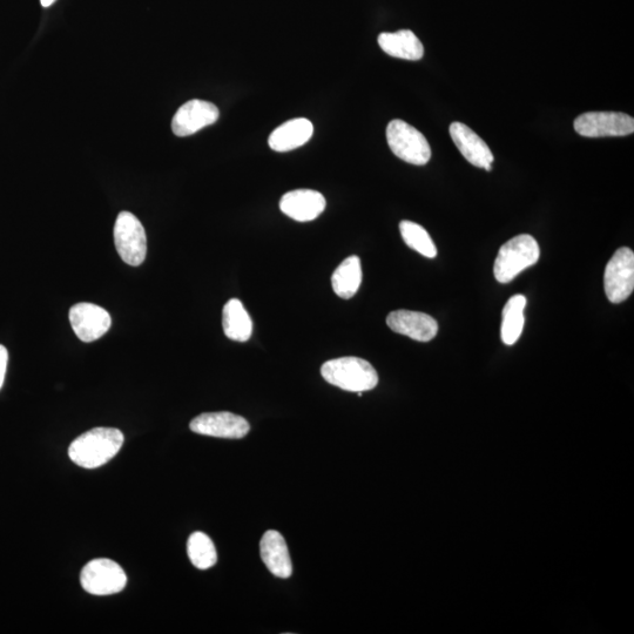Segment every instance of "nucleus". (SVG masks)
<instances>
[{"label": "nucleus", "mask_w": 634, "mask_h": 634, "mask_svg": "<svg viewBox=\"0 0 634 634\" xmlns=\"http://www.w3.org/2000/svg\"><path fill=\"white\" fill-rule=\"evenodd\" d=\"M80 583L90 595L111 596L126 588L127 576L118 563L100 558L85 565Z\"/></svg>", "instance_id": "obj_6"}, {"label": "nucleus", "mask_w": 634, "mask_h": 634, "mask_svg": "<svg viewBox=\"0 0 634 634\" xmlns=\"http://www.w3.org/2000/svg\"><path fill=\"white\" fill-rule=\"evenodd\" d=\"M449 132L458 150L471 165L491 171V165L495 160L494 154L477 133L462 123L451 124Z\"/></svg>", "instance_id": "obj_13"}, {"label": "nucleus", "mask_w": 634, "mask_h": 634, "mask_svg": "<svg viewBox=\"0 0 634 634\" xmlns=\"http://www.w3.org/2000/svg\"><path fill=\"white\" fill-rule=\"evenodd\" d=\"M575 130L585 138L624 137L634 132V119L620 112H588L575 120Z\"/></svg>", "instance_id": "obj_8"}, {"label": "nucleus", "mask_w": 634, "mask_h": 634, "mask_svg": "<svg viewBox=\"0 0 634 634\" xmlns=\"http://www.w3.org/2000/svg\"><path fill=\"white\" fill-rule=\"evenodd\" d=\"M195 434L240 440L251 430L244 417L221 411V413H205L195 417L190 424Z\"/></svg>", "instance_id": "obj_10"}, {"label": "nucleus", "mask_w": 634, "mask_h": 634, "mask_svg": "<svg viewBox=\"0 0 634 634\" xmlns=\"http://www.w3.org/2000/svg\"><path fill=\"white\" fill-rule=\"evenodd\" d=\"M541 255L538 242L529 234L515 236L499 249L494 273L498 282L508 283L526 268L536 265Z\"/></svg>", "instance_id": "obj_3"}, {"label": "nucleus", "mask_w": 634, "mask_h": 634, "mask_svg": "<svg viewBox=\"0 0 634 634\" xmlns=\"http://www.w3.org/2000/svg\"><path fill=\"white\" fill-rule=\"evenodd\" d=\"M526 298L515 295L507 302L502 314L501 337L504 345L512 346L519 340L524 329Z\"/></svg>", "instance_id": "obj_20"}, {"label": "nucleus", "mask_w": 634, "mask_h": 634, "mask_svg": "<svg viewBox=\"0 0 634 634\" xmlns=\"http://www.w3.org/2000/svg\"><path fill=\"white\" fill-rule=\"evenodd\" d=\"M327 202L319 192L296 190L283 195L280 208L283 214L299 222L313 221L325 211Z\"/></svg>", "instance_id": "obj_14"}, {"label": "nucleus", "mask_w": 634, "mask_h": 634, "mask_svg": "<svg viewBox=\"0 0 634 634\" xmlns=\"http://www.w3.org/2000/svg\"><path fill=\"white\" fill-rule=\"evenodd\" d=\"M362 282V267L359 256H350L337 267L332 276L334 292L341 299H352L359 292Z\"/></svg>", "instance_id": "obj_19"}, {"label": "nucleus", "mask_w": 634, "mask_h": 634, "mask_svg": "<svg viewBox=\"0 0 634 634\" xmlns=\"http://www.w3.org/2000/svg\"><path fill=\"white\" fill-rule=\"evenodd\" d=\"M222 326L229 340L246 342L253 334V322L238 299L229 300L222 312Z\"/></svg>", "instance_id": "obj_18"}, {"label": "nucleus", "mask_w": 634, "mask_h": 634, "mask_svg": "<svg viewBox=\"0 0 634 634\" xmlns=\"http://www.w3.org/2000/svg\"><path fill=\"white\" fill-rule=\"evenodd\" d=\"M313 133L312 121L296 118L276 128L269 136L268 144L275 152H289L307 144Z\"/></svg>", "instance_id": "obj_16"}, {"label": "nucleus", "mask_w": 634, "mask_h": 634, "mask_svg": "<svg viewBox=\"0 0 634 634\" xmlns=\"http://www.w3.org/2000/svg\"><path fill=\"white\" fill-rule=\"evenodd\" d=\"M220 112L208 101L193 99L182 105L172 121V131L177 137H188L209 125L217 123Z\"/></svg>", "instance_id": "obj_11"}, {"label": "nucleus", "mask_w": 634, "mask_h": 634, "mask_svg": "<svg viewBox=\"0 0 634 634\" xmlns=\"http://www.w3.org/2000/svg\"><path fill=\"white\" fill-rule=\"evenodd\" d=\"M402 239L407 246L428 259H435L437 248L429 233L422 226L411 221H402L400 224Z\"/></svg>", "instance_id": "obj_22"}, {"label": "nucleus", "mask_w": 634, "mask_h": 634, "mask_svg": "<svg viewBox=\"0 0 634 634\" xmlns=\"http://www.w3.org/2000/svg\"><path fill=\"white\" fill-rule=\"evenodd\" d=\"M607 299L622 303L629 299L634 289V254L630 248H620L607 263L604 274Z\"/></svg>", "instance_id": "obj_7"}, {"label": "nucleus", "mask_w": 634, "mask_h": 634, "mask_svg": "<svg viewBox=\"0 0 634 634\" xmlns=\"http://www.w3.org/2000/svg\"><path fill=\"white\" fill-rule=\"evenodd\" d=\"M124 440L118 429L94 428L72 442L69 456L79 467L97 469L118 455Z\"/></svg>", "instance_id": "obj_1"}, {"label": "nucleus", "mask_w": 634, "mask_h": 634, "mask_svg": "<svg viewBox=\"0 0 634 634\" xmlns=\"http://www.w3.org/2000/svg\"><path fill=\"white\" fill-rule=\"evenodd\" d=\"M260 553L263 563L275 577L287 579L292 576L293 565L288 546L280 532L269 530L260 542Z\"/></svg>", "instance_id": "obj_15"}, {"label": "nucleus", "mask_w": 634, "mask_h": 634, "mask_svg": "<svg viewBox=\"0 0 634 634\" xmlns=\"http://www.w3.org/2000/svg\"><path fill=\"white\" fill-rule=\"evenodd\" d=\"M321 375L328 383L350 393H364L379 384L375 368L359 357H341L328 361L321 368Z\"/></svg>", "instance_id": "obj_2"}, {"label": "nucleus", "mask_w": 634, "mask_h": 634, "mask_svg": "<svg viewBox=\"0 0 634 634\" xmlns=\"http://www.w3.org/2000/svg\"><path fill=\"white\" fill-rule=\"evenodd\" d=\"M114 244L120 258L127 265L137 267L146 259L147 236L136 215L121 212L114 225Z\"/></svg>", "instance_id": "obj_5"}, {"label": "nucleus", "mask_w": 634, "mask_h": 634, "mask_svg": "<svg viewBox=\"0 0 634 634\" xmlns=\"http://www.w3.org/2000/svg\"><path fill=\"white\" fill-rule=\"evenodd\" d=\"M391 152L406 163L423 166L429 163L431 148L426 137L406 121L395 119L387 127Z\"/></svg>", "instance_id": "obj_4"}, {"label": "nucleus", "mask_w": 634, "mask_h": 634, "mask_svg": "<svg viewBox=\"0 0 634 634\" xmlns=\"http://www.w3.org/2000/svg\"><path fill=\"white\" fill-rule=\"evenodd\" d=\"M187 553L192 564L199 570L213 568L218 562V553L212 539L202 532H194L187 542Z\"/></svg>", "instance_id": "obj_21"}, {"label": "nucleus", "mask_w": 634, "mask_h": 634, "mask_svg": "<svg viewBox=\"0 0 634 634\" xmlns=\"http://www.w3.org/2000/svg\"><path fill=\"white\" fill-rule=\"evenodd\" d=\"M379 45L388 56L406 60H420L424 56V47L413 31L401 30L394 33L383 32L379 36Z\"/></svg>", "instance_id": "obj_17"}, {"label": "nucleus", "mask_w": 634, "mask_h": 634, "mask_svg": "<svg viewBox=\"0 0 634 634\" xmlns=\"http://www.w3.org/2000/svg\"><path fill=\"white\" fill-rule=\"evenodd\" d=\"M8 360V349H6L4 346H0V389H2L5 380L6 368H8Z\"/></svg>", "instance_id": "obj_23"}, {"label": "nucleus", "mask_w": 634, "mask_h": 634, "mask_svg": "<svg viewBox=\"0 0 634 634\" xmlns=\"http://www.w3.org/2000/svg\"><path fill=\"white\" fill-rule=\"evenodd\" d=\"M70 322L80 341L90 343L109 332L112 320L109 313L93 303H77L70 309Z\"/></svg>", "instance_id": "obj_9"}, {"label": "nucleus", "mask_w": 634, "mask_h": 634, "mask_svg": "<svg viewBox=\"0 0 634 634\" xmlns=\"http://www.w3.org/2000/svg\"><path fill=\"white\" fill-rule=\"evenodd\" d=\"M387 325L393 332L420 342L434 340L438 333V323L434 317L411 310H396L390 313Z\"/></svg>", "instance_id": "obj_12"}, {"label": "nucleus", "mask_w": 634, "mask_h": 634, "mask_svg": "<svg viewBox=\"0 0 634 634\" xmlns=\"http://www.w3.org/2000/svg\"><path fill=\"white\" fill-rule=\"evenodd\" d=\"M57 0H40V3L44 6V8H50L51 5L55 4Z\"/></svg>", "instance_id": "obj_24"}]
</instances>
